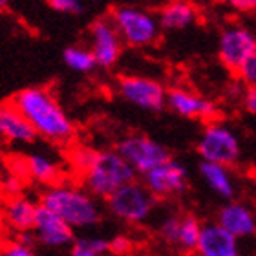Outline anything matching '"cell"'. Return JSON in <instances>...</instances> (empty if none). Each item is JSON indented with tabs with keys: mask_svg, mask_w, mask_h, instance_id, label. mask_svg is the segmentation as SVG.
I'll list each match as a JSON object with an SVG mask.
<instances>
[{
	"mask_svg": "<svg viewBox=\"0 0 256 256\" xmlns=\"http://www.w3.org/2000/svg\"><path fill=\"white\" fill-rule=\"evenodd\" d=\"M10 104L32 124L37 138L55 144H70L75 139L74 121L48 88H24L11 97Z\"/></svg>",
	"mask_w": 256,
	"mask_h": 256,
	"instance_id": "1",
	"label": "cell"
},
{
	"mask_svg": "<svg viewBox=\"0 0 256 256\" xmlns=\"http://www.w3.org/2000/svg\"><path fill=\"white\" fill-rule=\"evenodd\" d=\"M38 205L57 214L74 230L92 229L102 220L99 200L79 185L57 183L46 187L38 194Z\"/></svg>",
	"mask_w": 256,
	"mask_h": 256,
	"instance_id": "2",
	"label": "cell"
},
{
	"mask_svg": "<svg viewBox=\"0 0 256 256\" xmlns=\"http://www.w3.org/2000/svg\"><path fill=\"white\" fill-rule=\"evenodd\" d=\"M80 182L92 196L106 202L114 192L138 182V174L116 152V148L99 150L92 166L80 176Z\"/></svg>",
	"mask_w": 256,
	"mask_h": 256,
	"instance_id": "3",
	"label": "cell"
},
{
	"mask_svg": "<svg viewBox=\"0 0 256 256\" xmlns=\"http://www.w3.org/2000/svg\"><path fill=\"white\" fill-rule=\"evenodd\" d=\"M110 18L123 44L130 48H146L160 38V18L148 10L138 6H118L112 10Z\"/></svg>",
	"mask_w": 256,
	"mask_h": 256,
	"instance_id": "4",
	"label": "cell"
},
{
	"mask_svg": "<svg viewBox=\"0 0 256 256\" xmlns=\"http://www.w3.org/2000/svg\"><path fill=\"white\" fill-rule=\"evenodd\" d=\"M158 200L148 192L143 182H134L119 188L106 200L108 212L119 222L130 225L146 224L156 210Z\"/></svg>",
	"mask_w": 256,
	"mask_h": 256,
	"instance_id": "5",
	"label": "cell"
},
{
	"mask_svg": "<svg viewBox=\"0 0 256 256\" xmlns=\"http://www.w3.org/2000/svg\"><path fill=\"white\" fill-rule=\"evenodd\" d=\"M196 150L202 161L224 166H232L240 160L242 154L240 141L234 130L218 121H210L203 128L202 136L198 139Z\"/></svg>",
	"mask_w": 256,
	"mask_h": 256,
	"instance_id": "6",
	"label": "cell"
},
{
	"mask_svg": "<svg viewBox=\"0 0 256 256\" xmlns=\"http://www.w3.org/2000/svg\"><path fill=\"white\" fill-rule=\"evenodd\" d=\"M116 152L141 178L172 158L170 150L165 144H161L160 141L144 134H130L126 138L119 139L116 144Z\"/></svg>",
	"mask_w": 256,
	"mask_h": 256,
	"instance_id": "7",
	"label": "cell"
},
{
	"mask_svg": "<svg viewBox=\"0 0 256 256\" xmlns=\"http://www.w3.org/2000/svg\"><path fill=\"white\" fill-rule=\"evenodd\" d=\"M256 54V32L244 24L224 28L218 38V59L225 68L238 74V70Z\"/></svg>",
	"mask_w": 256,
	"mask_h": 256,
	"instance_id": "8",
	"label": "cell"
},
{
	"mask_svg": "<svg viewBox=\"0 0 256 256\" xmlns=\"http://www.w3.org/2000/svg\"><path fill=\"white\" fill-rule=\"evenodd\" d=\"M119 96L144 112H160L166 106L168 90L163 82L141 75H124L118 82Z\"/></svg>",
	"mask_w": 256,
	"mask_h": 256,
	"instance_id": "9",
	"label": "cell"
},
{
	"mask_svg": "<svg viewBox=\"0 0 256 256\" xmlns=\"http://www.w3.org/2000/svg\"><path fill=\"white\" fill-rule=\"evenodd\" d=\"M143 185L160 202L166 198L180 196L188 187V174L182 161L170 158L163 165L156 166L154 170L143 176Z\"/></svg>",
	"mask_w": 256,
	"mask_h": 256,
	"instance_id": "10",
	"label": "cell"
},
{
	"mask_svg": "<svg viewBox=\"0 0 256 256\" xmlns=\"http://www.w3.org/2000/svg\"><path fill=\"white\" fill-rule=\"evenodd\" d=\"M90 50L101 68L116 66L123 52V40L110 16H99L90 26Z\"/></svg>",
	"mask_w": 256,
	"mask_h": 256,
	"instance_id": "11",
	"label": "cell"
},
{
	"mask_svg": "<svg viewBox=\"0 0 256 256\" xmlns=\"http://www.w3.org/2000/svg\"><path fill=\"white\" fill-rule=\"evenodd\" d=\"M33 234L37 238V246L46 249H70L75 242V230L66 222L54 214L52 210L38 205L35 224H33Z\"/></svg>",
	"mask_w": 256,
	"mask_h": 256,
	"instance_id": "12",
	"label": "cell"
},
{
	"mask_svg": "<svg viewBox=\"0 0 256 256\" xmlns=\"http://www.w3.org/2000/svg\"><path fill=\"white\" fill-rule=\"evenodd\" d=\"M166 106L180 118L200 119V121H212L218 114V106L210 99L200 96L187 88H170L166 94Z\"/></svg>",
	"mask_w": 256,
	"mask_h": 256,
	"instance_id": "13",
	"label": "cell"
},
{
	"mask_svg": "<svg viewBox=\"0 0 256 256\" xmlns=\"http://www.w3.org/2000/svg\"><path fill=\"white\" fill-rule=\"evenodd\" d=\"M38 202L35 203L32 198L16 194L10 196L2 205V220L8 229H11L16 234L33 230L35 216H37Z\"/></svg>",
	"mask_w": 256,
	"mask_h": 256,
	"instance_id": "14",
	"label": "cell"
},
{
	"mask_svg": "<svg viewBox=\"0 0 256 256\" xmlns=\"http://www.w3.org/2000/svg\"><path fill=\"white\" fill-rule=\"evenodd\" d=\"M216 224L220 227H224L229 234L238 238H247L256 232V216L251 208L238 202H229L225 203L224 207L220 208L218 220Z\"/></svg>",
	"mask_w": 256,
	"mask_h": 256,
	"instance_id": "15",
	"label": "cell"
},
{
	"mask_svg": "<svg viewBox=\"0 0 256 256\" xmlns=\"http://www.w3.org/2000/svg\"><path fill=\"white\" fill-rule=\"evenodd\" d=\"M196 252L198 256H240L238 240L218 224L203 225Z\"/></svg>",
	"mask_w": 256,
	"mask_h": 256,
	"instance_id": "16",
	"label": "cell"
},
{
	"mask_svg": "<svg viewBox=\"0 0 256 256\" xmlns=\"http://www.w3.org/2000/svg\"><path fill=\"white\" fill-rule=\"evenodd\" d=\"M200 11L190 0H178L166 2L160 10V26L165 32H183L198 20Z\"/></svg>",
	"mask_w": 256,
	"mask_h": 256,
	"instance_id": "17",
	"label": "cell"
},
{
	"mask_svg": "<svg viewBox=\"0 0 256 256\" xmlns=\"http://www.w3.org/2000/svg\"><path fill=\"white\" fill-rule=\"evenodd\" d=\"M0 138L11 143L30 144L37 139V134L10 102H6L2 104V114H0Z\"/></svg>",
	"mask_w": 256,
	"mask_h": 256,
	"instance_id": "18",
	"label": "cell"
},
{
	"mask_svg": "<svg viewBox=\"0 0 256 256\" xmlns=\"http://www.w3.org/2000/svg\"><path fill=\"white\" fill-rule=\"evenodd\" d=\"M198 170H200V176H202L203 183H205L216 196L224 198V200H230V198L234 196L236 187H234V180H232V174H230L229 166L202 161L200 166H198Z\"/></svg>",
	"mask_w": 256,
	"mask_h": 256,
	"instance_id": "19",
	"label": "cell"
},
{
	"mask_svg": "<svg viewBox=\"0 0 256 256\" xmlns=\"http://www.w3.org/2000/svg\"><path fill=\"white\" fill-rule=\"evenodd\" d=\"M24 172L32 178L35 183L52 187L57 185L62 176V168L55 160L46 154H30L24 160Z\"/></svg>",
	"mask_w": 256,
	"mask_h": 256,
	"instance_id": "20",
	"label": "cell"
},
{
	"mask_svg": "<svg viewBox=\"0 0 256 256\" xmlns=\"http://www.w3.org/2000/svg\"><path fill=\"white\" fill-rule=\"evenodd\" d=\"M202 230H203V225L196 216L183 214L182 222H180V232H178L176 247H180V249L185 252L196 251L200 236H202Z\"/></svg>",
	"mask_w": 256,
	"mask_h": 256,
	"instance_id": "21",
	"label": "cell"
},
{
	"mask_svg": "<svg viewBox=\"0 0 256 256\" xmlns=\"http://www.w3.org/2000/svg\"><path fill=\"white\" fill-rule=\"evenodd\" d=\"M62 60L70 70L77 74H88L97 66V60L90 48L84 46H70L62 52Z\"/></svg>",
	"mask_w": 256,
	"mask_h": 256,
	"instance_id": "22",
	"label": "cell"
},
{
	"mask_svg": "<svg viewBox=\"0 0 256 256\" xmlns=\"http://www.w3.org/2000/svg\"><path fill=\"white\" fill-rule=\"evenodd\" d=\"M70 256H104L108 254V240L97 234L77 236L68 249Z\"/></svg>",
	"mask_w": 256,
	"mask_h": 256,
	"instance_id": "23",
	"label": "cell"
},
{
	"mask_svg": "<svg viewBox=\"0 0 256 256\" xmlns=\"http://www.w3.org/2000/svg\"><path fill=\"white\" fill-rule=\"evenodd\" d=\"M97 152L99 150L90 148V146H75L70 150V165L74 166V170L79 174V178L92 166Z\"/></svg>",
	"mask_w": 256,
	"mask_h": 256,
	"instance_id": "24",
	"label": "cell"
},
{
	"mask_svg": "<svg viewBox=\"0 0 256 256\" xmlns=\"http://www.w3.org/2000/svg\"><path fill=\"white\" fill-rule=\"evenodd\" d=\"M180 222H182V216L178 214H168L161 220L160 227H158V232H160V238L168 246L176 247L178 244V232H180Z\"/></svg>",
	"mask_w": 256,
	"mask_h": 256,
	"instance_id": "25",
	"label": "cell"
},
{
	"mask_svg": "<svg viewBox=\"0 0 256 256\" xmlns=\"http://www.w3.org/2000/svg\"><path fill=\"white\" fill-rule=\"evenodd\" d=\"M136 249V242L128 234H116L108 240V254L130 256Z\"/></svg>",
	"mask_w": 256,
	"mask_h": 256,
	"instance_id": "26",
	"label": "cell"
},
{
	"mask_svg": "<svg viewBox=\"0 0 256 256\" xmlns=\"http://www.w3.org/2000/svg\"><path fill=\"white\" fill-rule=\"evenodd\" d=\"M0 256H38L35 247H30L18 240H8L0 246Z\"/></svg>",
	"mask_w": 256,
	"mask_h": 256,
	"instance_id": "27",
	"label": "cell"
},
{
	"mask_svg": "<svg viewBox=\"0 0 256 256\" xmlns=\"http://www.w3.org/2000/svg\"><path fill=\"white\" fill-rule=\"evenodd\" d=\"M236 75H238V79H240L242 84H246L247 88H254L256 86V54L238 70Z\"/></svg>",
	"mask_w": 256,
	"mask_h": 256,
	"instance_id": "28",
	"label": "cell"
},
{
	"mask_svg": "<svg viewBox=\"0 0 256 256\" xmlns=\"http://www.w3.org/2000/svg\"><path fill=\"white\" fill-rule=\"evenodd\" d=\"M55 11L70 13V15H79L84 10V0H46Z\"/></svg>",
	"mask_w": 256,
	"mask_h": 256,
	"instance_id": "29",
	"label": "cell"
},
{
	"mask_svg": "<svg viewBox=\"0 0 256 256\" xmlns=\"http://www.w3.org/2000/svg\"><path fill=\"white\" fill-rule=\"evenodd\" d=\"M229 10L236 13H251L256 11V0H222Z\"/></svg>",
	"mask_w": 256,
	"mask_h": 256,
	"instance_id": "30",
	"label": "cell"
},
{
	"mask_svg": "<svg viewBox=\"0 0 256 256\" xmlns=\"http://www.w3.org/2000/svg\"><path fill=\"white\" fill-rule=\"evenodd\" d=\"M244 104H246L247 112L256 116V86L254 88H247L246 96H244Z\"/></svg>",
	"mask_w": 256,
	"mask_h": 256,
	"instance_id": "31",
	"label": "cell"
},
{
	"mask_svg": "<svg viewBox=\"0 0 256 256\" xmlns=\"http://www.w3.org/2000/svg\"><path fill=\"white\" fill-rule=\"evenodd\" d=\"M4 244V240H2V229H0V246Z\"/></svg>",
	"mask_w": 256,
	"mask_h": 256,
	"instance_id": "32",
	"label": "cell"
},
{
	"mask_svg": "<svg viewBox=\"0 0 256 256\" xmlns=\"http://www.w3.org/2000/svg\"><path fill=\"white\" fill-rule=\"evenodd\" d=\"M2 8H4V2H2V0H0V10H2Z\"/></svg>",
	"mask_w": 256,
	"mask_h": 256,
	"instance_id": "33",
	"label": "cell"
},
{
	"mask_svg": "<svg viewBox=\"0 0 256 256\" xmlns=\"http://www.w3.org/2000/svg\"><path fill=\"white\" fill-rule=\"evenodd\" d=\"M166 2H178V0H165V4H166Z\"/></svg>",
	"mask_w": 256,
	"mask_h": 256,
	"instance_id": "34",
	"label": "cell"
},
{
	"mask_svg": "<svg viewBox=\"0 0 256 256\" xmlns=\"http://www.w3.org/2000/svg\"><path fill=\"white\" fill-rule=\"evenodd\" d=\"M88 2H99V0H88Z\"/></svg>",
	"mask_w": 256,
	"mask_h": 256,
	"instance_id": "35",
	"label": "cell"
},
{
	"mask_svg": "<svg viewBox=\"0 0 256 256\" xmlns=\"http://www.w3.org/2000/svg\"><path fill=\"white\" fill-rule=\"evenodd\" d=\"M2 2H4V4H6V2H11V0H2Z\"/></svg>",
	"mask_w": 256,
	"mask_h": 256,
	"instance_id": "36",
	"label": "cell"
},
{
	"mask_svg": "<svg viewBox=\"0 0 256 256\" xmlns=\"http://www.w3.org/2000/svg\"><path fill=\"white\" fill-rule=\"evenodd\" d=\"M0 114H2V104H0Z\"/></svg>",
	"mask_w": 256,
	"mask_h": 256,
	"instance_id": "37",
	"label": "cell"
},
{
	"mask_svg": "<svg viewBox=\"0 0 256 256\" xmlns=\"http://www.w3.org/2000/svg\"><path fill=\"white\" fill-rule=\"evenodd\" d=\"M104 256H114V254H104Z\"/></svg>",
	"mask_w": 256,
	"mask_h": 256,
	"instance_id": "38",
	"label": "cell"
}]
</instances>
